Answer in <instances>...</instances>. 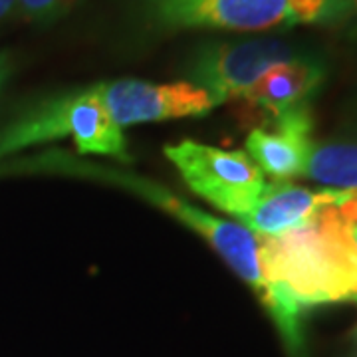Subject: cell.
<instances>
[{
  "label": "cell",
  "instance_id": "1",
  "mask_svg": "<svg viewBox=\"0 0 357 357\" xmlns=\"http://www.w3.org/2000/svg\"><path fill=\"white\" fill-rule=\"evenodd\" d=\"M22 173H50V175L96 178L103 183H112L153 203L161 211H165L167 215L181 220L191 230L199 232L204 241L217 250L218 256L238 274V278H243L255 290L262 306L266 307V312L270 314V318L274 319L282 335V342L290 351V356L304 357L302 310L292 298H288L286 294L268 284L260 266L258 241L243 225L206 215L191 203H187L185 199L175 197L169 189L149 178H143L121 169L82 161L60 149H52V151L22 157V159H6L0 163V177L22 175Z\"/></svg>",
  "mask_w": 357,
  "mask_h": 357
},
{
  "label": "cell",
  "instance_id": "2",
  "mask_svg": "<svg viewBox=\"0 0 357 357\" xmlns=\"http://www.w3.org/2000/svg\"><path fill=\"white\" fill-rule=\"evenodd\" d=\"M268 284L304 307L356 302L357 248L354 227L335 204H326L302 227L256 236Z\"/></svg>",
  "mask_w": 357,
  "mask_h": 357
},
{
  "label": "cell",
  "instance_id": "3",
  "mask_svg": "<svg viewBox=\"0 0 357 357\" xmlns=\"http://www.w3.org/2000/svg\"><path fill=\"white\" fill-rule=\"evenodd\" d=\"M145 22L161 32H266L349 22L345 0H137Z\"/></svg>",
  "mask_w": 357,
  "mask_h": 357
},
{
  "label": "cell",
  "instance_id": "4",
  "mask_svg": "<svg viewBox=\"0 0 357 357\" xmlns=\"http://www.w3.org/2000/svg\"><path fill=\"white\" fill-rule=\"evenodd\" d=\"M72 137L79 155H105L129 163L128 139L98 102L91 86L44 98L0 128V163L32 145Z\"/></svg>",
  "mask_w": 357,
  "mask_h": 357
},
{
  "label": "cell",
  "instance_id": "5",
  "mask_svg": "<svg viewBox=\"0 0 357 357\" xmlns=\"http://www.w3.org/2000/svg\"><path fill=\"white\" fill-rule=\"evenodd\" d=\"M165 155L195 195L236 220L255 206L266 187L262 171L244 151L187 139L165 147Z\"/></svg>",
  "mask_w": 357,
  "mask_h": 357
},
{
  "label": "cell",
  "instance_id": "6",
  "mask_svg": "<svg viewBox=\"0 0 357 357\" xmlns=\"http://www.w3.org/2000/svg\"><path fill=\"white\" fill-rule=\"evenodd\" d=\"M307 54L280 38H250L204 44L185 68L189 84L204 89L215 102L238 100L272 66Z\"/></svg>",
  "mask_w": 357,
  "mask_h": 357
},
{
  "label": "cell",
  "instance_id": "7",
  "mask_svg": "<svg viewBox=\"0 0 357 357\" xmlns=\"http://www.w3.org/2000/svg\"><path fill=\"white\" fill-rule=\"evenodd\" d=\"M98 102L115 126L123 129L135 123L199 117L218 103L189 82L153 84L143 79H114L91 86Z\"/></svg>",
  "mask_w": 357,
  "mask_h": 357
},
{
  "label": "cell",
  "instance_id": "8",
  "mask_svg": "<svg viewBox=\"0 0 357 357\" xmlns=\"http://www.w3.org/2000/svg\"><path fill=\"white\" fill-rule=\"evenodd\" d=\"M328 76L326 62L307 52L300 58L272 66L236 102L256 119L272 121L296 107L310 105Z\"/></svg>",
  "mask_w": 357,
  "mask_h": 357
},
{
  "label": "cell",
  "instance_id": "9",
  "mask_svg": "<svg viewBox=\"0 0 357 357\" xmlns=\"http://www.w3.org/2000/svg\"><path fill=\"white\" fill-rule=\"evenodd\" d=\"M272 129L256 128L246 139L248 157L276 183L304 177L312 151V114L310 105L296 107L268 121Z\"/></svg>",
  "mask_w": 357,
  "mask_h": 357
},
{
  "label": "cell",
  "instance_id": "10",
  "mask_svg": "<svg viewBox=\"0 0 357 357\" xmlns=\"http://www.w3.org/2000/svg\"><path fill=\"white\" fill-rule=\"evenodd\" d=\"M347 189H321L310 191L290 183L266 185L256 204L244 215L238 225L255 236H276L280 232L302 227L326 204H340Z\"/></svg>",
  "mask_w": 357,
  "mask_h": 357
},
{
  "label": "cell",
  "instance_id": "11",
  "mask_svg": "<svg viewBox=\"0 0 357 357\" xmlns=\"http://www.w3.org/2000/svg\"><path fill=\"white\" fill-rule=\"evenodd\" d=\"M304 177L332 189H357V143H314Z\"/></svg>",
  "mask_w": 357,
  "mask_h": 357
},
{
  "label": "cell",
  "instance_id": "12",
  "mask_svg": "<svg viewBox=\"0 0 357 357\" xmlns=\"http://www.w3.org/2000/svg\"><path fill=\"white\" fill-rule=\"evenodd\" d=\"M77 4V0H18L20 16L34 24H52Z\"/></svg>",
  "mask_w": 357,
  "mask_h": 357
},
{
  "label": "cell",
  "instance_id": "13",
  "mask_svg": "<svg viewBox=\"0 0 357 357\" xmlns=\"http://www.w3.org/2000/svg\"><path fill=\"white\" fill-rule=\"evenodd\" d=\"M13 70H14L13 54H10V52H0V93H2L4 86L8 84L10 76H13Z\"/></svg>",
  "mask_w": 357,
  "mask_h": 357
},
{
  "label": "cell",
  "instance_id": "14",
  "mask_svg": "<svg viewBox=\"0 0 357 357\" xmlns=\"http://www.w3.org/2000/svg\"><path fill=\"white\" fill-rule=\"evenodd\" d=\"M14 16H20L18 0H0V30L8 24Z\"/></svg>",
  "mask_w": 357,
  "mask_h": 357
},
{
  "label": "cell",
  "instance_id": "15",
  "mask_svg": "<svg viewBox=\"0 0 357 357\" xmlns=\"http://www.w3.org/2000/svg\"><path fill=\"white\" fill-rule=\"evenodd\" d=\"M345 34H347L349 42L357 48V18H351V20H349V26H347Z\"/></svg>",
  "mask_w": 357,
  "mask_h": 357
},
{
  "label": "cell",
  "instance_id": "16",
  "mask_svg": "<svg viewBox=\"0 0 357 357\" xmlns=\"http://www.w3.org/2000/svg\"><path fill=\"white\" fill-rule=\"evenodd\" d=\"M345 4L351 10V18H357V0H345Z\"/></svg>",
  "mask_w": 357,
  "mask_h": 357
},
{
  "label": "cell",
  "instance_id": "17",
  "mask_svg": "<svg viewBox=\"0 0 357 357\" xmlns=\"http://www.w3.org/2000/svg\"><path fill=\"white\" fill-rule=\"evenodd\" d=\"M354 227V241H356V248H357V225H351Z\"/></svg>",
  "mask_w": 357,
  "mask_h": 357
}]
</instances>
